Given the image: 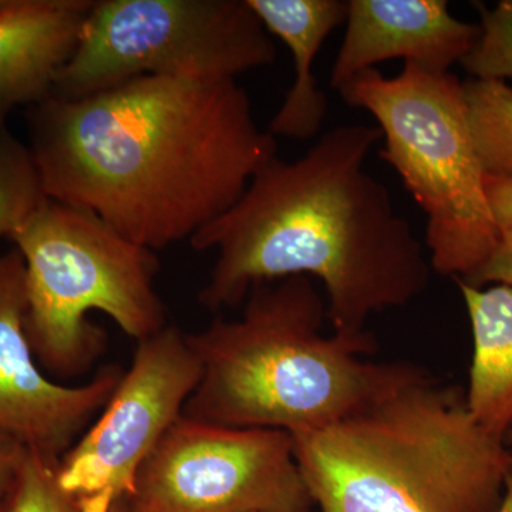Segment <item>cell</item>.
Returning a JSON list of instances; mask_svg holds the SVG:
<instances>
[{
    "label": "cell",
    "instance_id": "3",
    "mask_svg": "<svg viewBox=\"0 0 512 512\" xmlns=\"http://www.w3.org/2000/svg\"><path fill=\"white\" fill-rule=\"evenodd\" d=\"M241 318H217L188 342L201 379L185 419L291 434L322 430L426 375L375 362L373 333L323 335L326 301L309 276L252 286Z\"/></svg>",
    "mask_w": 512,
    "mask_h": 512
},
{
    "label": "cell",
    "instance_id": "15",
    "mask_svg": "<svg viewBox=\"0 0 512 512\" xmlns=\"http://www.w3.org/2000/svg\"><path fill=\"white\" fill-rule=\"evenodd\" d=\"M468 124L485 174L512 177V87L503 79L463 83Z\"/></svg>",
    "mask_w": 512,
    "mask_h": 512
},
{
    "label": "cell",
    "instance_id": "23",
    "mask_svg": "<svg viewBox=\"0 0 512 512\" xmlns=\"http://www.w3.org/2000/svg\"><path fill=\"white\" fill-rule=\"evenodd\" d=\"M498 512H512V474L505 484L504 500Z\"/></svg>",
    "mask_w": 512,
    "mask_h": 512
},
{
    "label": "cell",
    "instance_id": "4",
    "mask_svg": "<svg viewBox=\"0 0 512 512\" xmlns=\"http://www.w3.org/2000/svg\"><path fill=\"white\" fill-rule=\"evenodd\" d=\"M292 440L322 512H498L512 474L505 439L429 372Z\"/></svg>",
    "mask_w": 512,
    "mask_h": 512
},
{
    "label": "cell",
    "instance_id": "6",
    "mask_svg": "<svg viewBox=\"0 0 512 512\" xmlns=\"http://www.w3.org/2000/svg\"><path fill=\"white\" fill-rule=\"evenodd\" d=\"M349 106L369 111L382 130L380 157L392 165L427 215L433 272L466 281L497 245L500 227L468 124L463 83L451 73L357 74L339 90Z\"/></svg>",
    "mask_w": 512,
    "mask_h": 512
},
{
    "label": "cell",
    "instance_id": "8",
    "mask_svg": "<svg viewBox=\"0 0 512 512\" xmlns=\"http://www.w3.org/2000/svg\"><path fill=\"white\" fill-rule=\"evenodd\" d=\"M144 512H313L292 436L181 416L138 471Z\"/></svg>",
    "mask_w": 512,
    "mask_h": 512
},
{
    "label": "cell",
    "instance_id": "7",
    "mask_svg": "<svg viewBox=\"0 0 512 512\" xmlns=\"http://www.w3.org/2000/svg\"><path fill=\"white\" fill-rule=\"evenodd\" d=\"M275 60L248 0H93L50 96L82 99L147 76L237 80Z\"/></svg>",
    "mask_w": 512,
    "mask_h": 512
},
{
    "label": "cell",
    "instance_id": "16",
    "mask_svg": "<svg viewBox=\"0 0 512 512\" xmlns=\"http://www.w3.org/2000/svg\"><path fill=\"white\" fill-rule=\"evenodd\" d=\"M46 200L29 144L0 126V237L12 238Z\"/></svg>",
    "mask_w": 512,
    "mask_h": 512
},
{
    "label": "cell",
    "instance_id": "12",
    "mask_svg": "<svg viewBox=\"0 0 512 512\" xmlns=\"http://www.w3.org/2000/svg\"><path fill=\"white\" fill-rule=\"evenodd\" d=\"M93 0H0V126L52 94Z\"/></svg>",
    "mask_w": 512,
    "mask_h": 512
},
{
    "label": "cell",
    "instance_id": "19",
    "mask_svg": "<svg viewBox=\"0 0 512 512\" xmlns=\"http://www.w3.org/2000/svg\"><path fill=\"white\" fill-rule=\"evenodd\" d=\"M464 284L483 288L487 284H498L512 288V225L500 228L497 245L480 268Z\"/></svg>",
    "mask_w": 512,
    "mask_h": 512
},
{
    "label": "cell",
    "instance_id": "11",
    "mask_svg": "<svg viewBox=\"0 0 512 512\" xmlns=\"http://www.w3.org/2000/svg\"><path fill=\"white\" fill-rule=\"evenodd\" d=\"M481 32V26L454 18L444 0H349L330 86L339 92L357 74L393 59L450 73L473 52Z\"/></svg>",
    "mask_w": 512,
    "mask_h": 512
},
{
    "label": "cell",
    "instance_id": "20",
    "mask_svg": "<svg viewBox=\"0 0 512 512\" xmlns=\"http://www.w3.org/2000/svg\"><path fill=\"white\" fill-rule=\"evenodd\" d=\"M28 448L0 430V512L5 508L10 491L22 466Z\"/></svg>",
    "mask_w": 512,
    "mask_h": 512
},
{
    "label": "cell",
    "instance_id": "1",
    "mask_svg": "<svg viewBox=\"0 0 512 512\" xmlns=\"http://www.w3.org/2000/svg\"><path fill=\"white\" fill-rule=\"evenodd\" d=\"M29 109L47 198L93 212L154 252L190 242L278 157L237 80L138 77Z\"/></svg>",
    "mask_w": 512,
    "mask_h": 512
},
{
    "label": "cell",
    "instance_id": "24",
    "mask_svg": "<svg viewBox=\"0 0 512 512\" xmlns=\"http://www.w3.org/2000/svg\"><path fill=\"white\" fill-rule=\"evenodd\" d=\"M505 443H507V446L510 447L512 453V429L508 431L507 436H505Z\"/></svg>",
    "mask_w": 512,
    "mask_h": 512
},
{
    "label": "cell",
    "instance_id": "22",
    "mask_svg": "<svg viewBox=\"0 0 512 512\" xmlns=\"http://www.w3.org/2000/svg\"><path fill=\"white\" fill-rule=\"evenodd\" d=\"M110 512H144L137 507L130 498H123L119 503H116L111 507Z\"/></svg>",
    "mask_w": 512,
    "mask_h": 512
},
{
    "label": "cell",
    "instance_id": "9",
    "mask_svg": "<svg viewBox=\"0 0 512 512\" xmlns=\"http://www.w3.org/2000/svg\"><path fill=\"white\" fill-rule=\"evenodd\" d=\"M200 379L187 333L167 325L137 342L109 402L57 464V481L80 512H110L133 497L138 471L183 416Z\"/></svg>",
    "mask_w": 512,
    "mask_h": 512
},
{
    "label": "cell",
    "instance_id": "10",
    "mask_svg": "<svg viewBox=\"0 0 512 512\" xmlns=\"http://www.w3.org/2000/svg\"><path fill=\"white\" fill-rule=\"evenodd\" d=\"M123 373L106 366L79 386L49 379L26 332L22 255L16 248L0 254V430L59 463L109 402Z\"/></svg>",
    "mask_w": 512,
    "mask_h": 512
},
{
    "label": "cell",
    "instance_id": "14",
    "mask_svg": "<svg viewBox=\"0 0 512 512\" xmlns=\"http://www.w3.org/2000/svg\"><path fill=\"white\" fill-rule=\"evenodd\" d=\"M456 282L474 338L467 407L485 430L505 439L512 429V288Z\"/></svg>",
    "mask_w": 512,
    "mask_h": 512
},
{
    "label": "cell",
    "instance_id": "2",
    "mask_svg": "<svg viewBox=\"0 0 512 512\" xmlns=\"http://www.w3.org/2000/svg\"><path fill=\"white\" fill-rule=\"evenodd\" d=\"M382 140L379 127L342 126L298 160L262 167L190 239L195 251H217L201 305L224 311L256 284L309 276L325 288L333 333L357 335L370 316L419 298L433 272L429 256L386 185L366 171Z\"/></svg>",
    "mask_w": 512,
    "mask_h": 512
},
{
    "label": "cell",
    "instance_id": "21",
    "mask_svg": "<svg viewBox=\"0 0 512 512\" xmlns=\"http://www.w3.org/2000/svg\"><path fill=\"white\" fill-rule=\"evenodd\" d=\"M485 191L498 227L512 225V177H485Z\"/></svg>",
    "mask_w": 512,
    "mask_h": 512
},
{
    "label": "cell",
    "instance_id": "17",
    "mask_svg": "<svg viewBox=\"0 0 512 512\" xmlns=\"http://www.w3.org/2000/svg\"><path fill=\"white\" fill-rule=\"evenodd\" d=\"M57 464L26 451L2 512H80L76 500L57 481Z\"/></svg>",
    "mask_w": 512,
    "mask_h": 512
},
{
    "label": "cell",
    "instance_id": "13",
    "mask_svg": "<svg viewBox=\"0 0 512 512\" xmlns=\"http://www.w3.org/2000/svg\"><path fill=\"white\" fill-rule=\"evenodd\" d=\"M269 35L291 50L293 83L269 124L272 136L309 140L328 113V100L313 76V62L330 33L346 22L345 0H248Z\"/></svg>",
    "mask_w": 512,
    "mask_h": 512
},
{
    "label": "cell",
    "instance_id": "5",
    "mask_svg": "<svg viewBox=\"0 0 512 512\" xmlns=\"http://www.w3.org/2000/svg\"><path fill=\"white\" fill-rule=\"evenodd\" d=\"M10 239L25 264L30 346L57 376L80 375L100 355L106 338L90 312L109 316L137 342L167 326L156 252L93 212L47 198Z\"/></svg>",
    "mask_w": 512,
    "mask_h": 512
},
{
    "label": "cell",
    "instance_id": "18",
    "mask_svg": "<svg viewBox=\"0 0 512 512\" xmlns=\"http://www.w3.org/2000/svg\"><path fill=\"white\" fill-rule=\"evenodd\" d=\"M480 10L483 33L463 60L464 67L477 79L512 77V2H501L494 10Z\"/></svg>",
    "mask_w": 512,
    "mask_h": 512
}]
</instances>
